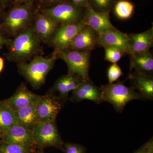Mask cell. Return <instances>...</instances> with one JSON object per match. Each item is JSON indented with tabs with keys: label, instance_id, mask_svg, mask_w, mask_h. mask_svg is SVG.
<instances>
[{
	"label": "cell",
	"instance_id": "6",
	"mask_svg": "<svg viewBox=\"0 0 153 153\" xmlns=\"http://www.w3.org/2000/svg\"><path fill=\"white\" fill-rule=\"evenodd\" d=\"M82 8L71 2L65 1L52 7L41 9L39 12L57 24L66 25L82 21Z\"/></svg>",
	"mask_w": 153,
	"mask_h": 153
},
{
	"label": "cell",
	"instance_id": "37",
	"mask_svg": "<svg viewBox=\"0 0 153 153\" xmlns=\"http://www.w3.org/2000/svg\"><path fill=\"white\" fill-rule=\"evenodd\" d=\"M38 153H44V152H38Z\"/></svg>",
	"mask_w": 153,
	"mask_h": 153
},
{
	"label": "cell",
	"instance_id": "15",
	"mask_svg": "<svg viewBox=\"0 0 153 153\" xmlns=\"http://www.w3.org/2000/svg\"><path fill=\"white\" fill-rule=\"evenodd\" d=\"M98 36L94 31L86 26L75 37L67 49L82 52H90L97 45Z\"/></svg>",
	"mask_w": 153,
	"mask_h": 153
},
{
	"label": "cell",
	"instance_id": "16",
	"mask_svg": "<svg viewBox=\"0 0 153 153\" xmlns=\"http://www.w3.org/2000/svg\"><path fill=\"white\" fill-rule=\"evenodd\" d=\"M33 22L36 34L43 43L48 42L58 28L57 23L40 12L35 13Z\"/></svg>",
	"mask_w": 153,
	"mask_h": 153
},
{
	"label": "cell",
	"instance_id": "17",
	"mask_svg": "<svg viewBox=\"0 0 153 153\" xmlns=\"http://www.w3.org/2000/svg\"><path fill=\"white\" fill-rule=\"evenodd\" d=\"M130 44L131 55L134 56L150 51L153 47V27L146 31L128 36Z\"/></svg>",
	"mask_w": 153,
	"mask_h": 153
},
{
	"label": "cell",
	"instance_id": "32",
	"mask_svg": "<svg viewBox=\"0 0 153 153\" xmlns=\"http://www.w3.org/2000/svg\"><path fill=\"white\" fill-rule=\"evenodd\" d=\"M9 40L7 39L2 33L0 26V49H2L4 45L8 43Z\"/></svg>",
	"mask_w": 153,
	"mask_h": 153
},
{
	"label": "cell",
	"instance_id": "29",
	"mask_svg": "<svg viewBox=\"0 0 153 153\" xmlns=\"http://www.w3.org/2000/svg\"><path fill=\"white\" fill-rule=\"evenodd\" d=\"M42 8L41 9L48 8L66 1V0H38Z\"/></svg>",
	"mask_w": 153,
	"mask_h": 153
},
{
	"label": "cell",
	"instance_id": "31",
	"mask_svg": "<svg viewBox=\"0 0 153 153\" xmlns=\"http://www.w3.org/2000/svg\"><path fill=\"white\" fill-rule=\"evenodd\" d=\"M71 2L74 3L79 7L82 8H85L90 5L89 0H70Z\"/></svg>",
	"mask_w": 153,
	"mask_h": 153
},
{
	"label": "cell",
	"instance_id": "3",
	"mask_svg": "<svg viewBox=\"0 0 153 153\" xmlns=\"http://www.w3.org/2000/svg\"><path fill=\"white\" fill-rule=\"evenodd\" d=\"M35 11L33 3L17 5L10 10L1 26L2 31L14 37L33 25Z\"/></svg>",
	"mask_w": 153,
	"mask_h": 153
},
{
	"label": "cell",
	"instance_id": "18",
	"mask_svg": "<svg viewBox=\"0 0 153 153\" xmlns=\"http://www.w3.org/2000/svg\"><path fill=\"white\" fill-rule=\"evenodd\" d=\"M38 95L29 90L25 84H22L13 95L5 100L10 106L16 111L35 104Z\"/></svg>",
	"mask_w": 153,
	"mask_h": 153
},
{
	"label": "cell",
	"instance_id": "27",
	"mask_svg": "<svg viewBox=\"0 0 153 153\" xmlns=\"http://www.w3.org/2000/svg\"><path fill=\"white\" fill-rule=\"evenodd\" d=\"M89 2L92 4L96 11L98 12H108L112 5L113 0H89Z\"/></svg>",
	"mask_w": 153,
	"mask_h": 153
},
{
	"label": "cell",
	"instance_id": "24",
	"mask_svg": "<svg viewBox=\"0 0 153 153\" xmlns=\"http://www.w3.org/2000/svg\"><path fill=\"white\" fill-rule=\"evenodd\" d=\"M34 148L0 140V153H34Z\"/></svg>",
	"mask_w": 153,
	"mask_h": 153
},
{
	"label": "cell",
	"instance_id": "13",
	"mask_svg": "<svg viewBox=\"0 0 153 153\" xmlns=\"http://www.w3.org/2000/svg\"><path fill=\"white\" fill-rule=\"evenodd\" d=\"M0 140L26 146L35 147L33 131L16 124L6 131L0 137Z\"/></svg>",
	"mask_w": 153,
	"mask_h": 153
},
{
	"label": "cell",
	"instance_id": "25",
	"mask_svg": "<svg viewBox=\"0 0 153 153\" xmlns=\"http://www.w3.org/2000/svg\"><path fill=\"white\" fill-rule=\"evenodd\" d=\"M105 60L113 63H117L125 53L119 49L111 47L105 48Z\"/></svg>",
	"mask_w": 153,
	"mask_h": 153
},
{
	"label": "cell",
	"instance_id": "9",
	"mask_svg": "<svg viewBox=\"0 0 153 153\" xmlns=\"http://www.w3.org/2000/svg\"><path fill=\"white\" fill-rule=\"evenodd\" d=\"M86 26L82 21L74 24L61 25L48 41L49 44L55 49H67L76 35Z\"/></svg>",
	"mask_w": 153,
	"mask_h": 153
},
{
	"label": "cell",
	"instance_id": "2",
	"mask_svg": "<svg viewBox=\"0 0 153 153\" xmlns=\"http://www.w3.org/2000/svg\"><path fill=\"white\" fill-rule=\"evenodd\" d=\"M56 59L53 55L45 57L37 55L29 63H19V71L35 89H38L45 83L47 75L55 66Z\"/></svg>",
	"mask_w": 153,
	"mask_h": 153
},
{
	"label": "cell",
	"instance_id": "38",
	"mask_svg": "<svg viewBox=\"0 0 153 153\" xmlns=\"http://www.w3.org/2000/svg\"><path fill=\"white\" fill-rule=\"evenodd\" d=\"M1 7H0V14H1Z\"/></svg>",
	"mask_w": 153,
	"mask_h": 153
},
{
	"label": "cell",
	"instance_id": "22",
	"mask_svg": "<svg viewBox=\"0 0 153 153\" xmlns=\"http://www.w3.org/2000/svg\"><path fill=\"white\" fill-rule=\"evenodd\" d=\"M17 123L15 111L5 100L0 101V137L9 128Z\"/></svg>",
	"mask_w": 153,
	"mask_h": 153
},
{
	"label": "cell",
	"instance_id": "26",
	"mask_svg": "<svg viewBox=\"0 0 153 153\" xmlns=\"http://www.w3.org/2000/svg\"><path fill=\"white\" fill-rule=\"evenodd\" d=\"M122 75V71L120 66L116 63H113L108 70V83L111 84L116 82Z\"/></svg>",
	"mask_w": 153,
	"mask_h": 153
},
{
	"label": "cell",
	"instance_id": "19",
	"mask_svg": "<svg viewBox=\"0 0 153 153\" xmlns=\"http://www.w3.org/2000/svg\"><path fill=\"white\" fill-rule=\"evenodd\" d=\"M78 75L68 74L60 76L55 81L53 89L59 93L60 100L66 101L68 93L72 91L82 80Z\"/></svg>",
	"mask_w": 153,
	"mask_h": 153
},
{
	"label": "cell",
	"instance_id": "12",
	"mask_svg": "<svg viewBox=\"0 0 153 153\" xmlns=\"http://www.w3.org/2000/svg\"><path fill=\"white\" fill-rule=\"evenodd\" d=\"M97 45L103 48L111 47L119 49L125 54L130 55L128 36L118 30L110 31L98 36Z\"/></svg>",
	"mask_w": 153,
	"mask_h": 153
},
{
	"label": "cell",
	"instance_id": "5",
	"mask_svg": "<svg viewBox=\"0 0 153 153\" xmlns=\"http://www.w3.org/2000/svg\"><path fill=\"white\" fill-rule=\"evenodd\" d=\"M52 55L62 59L67 64L68 74L78 75L83 79H90L88 75L90 66V52L68 49H55Z\"/></svg>",
	"mask_w": 153,
	"mask_h": 153
},
{
	"label": "cell",
	"instance_id": "33",
	"mask_svg": "<svg viewBox=\"0 0 153 153\" xmlns=\"http://www.w3.org/2000/svg\"><path fill=\"white\" fill-rule=\"evenodd\" d=\"M33 0H15V3L17 5L30 4V3H33Z\"/></svg>",
	"mask_w": 153,
	"mask_h": 153
},
{
	"label": "cell",
	"instance_id": "23",
	"mask_svg": "<svg viewBox=\"0 0 153 153\" xmlns=\"http://www.w3.org/2000/svg\"><path fill=\"white\" fill-rule=\"evenodd\" d=\"M134 6L126 0H121L115 6L114 12L118 18L122 20L128 19L133 13Z\"/></svg>",
	"mask_w": 153,
	"mask_h": 153
},
{
	"label": "cell",
	"instance_id": "1",
	"mask_svg": "<svg viewBox=\"0 0 153 153\" xmlns=\"http://www.w3.org/2000/svg\"><path fill=\"white\" fill-rule=\"evenodd\" d=\"M41 40L34 26L30 25L11 40H9V51L6 54L8 60L18 63L26 62L41 51Z\"/></svg>",
	"mask_w": 153,
	"mask_h": 153
},
{
	"label": "cell",
	"instance_id": "20",
	"mask_svg": "<svg viewBox=\"0 0 153 153\" xmlns=\"http://www.w3.org/2000/svg\"><path fill=\"white\" fill-rule=\"evenodd\" d=\"M130 57L131 72L134 69L142 74L153 76V57L150 51Z\"/></svg>",
	"mask_w": 153,
	"mask_h": 153
},
{
	"label": "cell",
	"instance_id": "8",
	"mask_svg": "<svg viewBox=\"0 0 153 153\" xmlns=\"http://www.w3.org/2000/svg\"><path fill=\"white\" fill-rule=\"evenodd\" d=\"M35 105L38 122L56 121L62 106L59 97L52 93L38 95Z\"/></svg>",
	"mask_w": 153,
	"mask_h": 153
},
{
	"label": "cell",
	"instance_id": "14",
	"mask_svg": "<svg viewBox=\"0 0 153 153\" xmlns=\"http://www.w3.org/2000/svg\"><path fill=\"white\" fill-rule=\"evenodd\" d=\"M131 87L140 94L144 100H153V77L135 71L128 77Z\"/></svg>",
	"mask_w": 153,
	"mask_h": 153
},
{
	"label": "cell",
	"instance_id": "7",
	"mask_svg": "<svg viewBox=\"0 0 153 153\" xmlns=\"http://www.w3.org/2000/svg\"><path fill=\"white\" fill-rule=\"evenodd\" d=\"M33 131L36 146L40 148L52 147L63 151L64 143L58 131L56 121L39 122Z\"/></svg>",
	"mask_w": 153,
	"mask_h": 153
},
{
	"label": "cell",
	"instance_id": "30",
	"mask_svg": "<svg viewBox=\"0 0 153 153\" xmlns=\"http://www.w3.org/2000/svg\"><path fill=\"white\" fill-rule=\"evenodd\" d=\"M153 146V139H151L148 142L142 146L134 153H149L151 147Z\"/></svg>",
	"mask_w": 153,
	"mask_h": 153
},
{
	"label": "cell",
	"instance_id": "34",
	"mask_svg": "<svg viewBox=\"0 0 153 153\" xmlns=\"http://www.w3.org/2000/svg\"><path fill=\"white\" fill-rule=\"evenodd\" d=\"M4 60L2 57H0V73L2 72L4 68Z\"/></svg>",
	"mask_w": 153,
	"mask_h": 153
},
{
	"label": "cell",
	"instance_id": "36",
	"mask_svg": "<svg viewBox=\"0 0 153 153\" xmlns=\"http://www.w3.org/2000/svg\"><path fill=\"white\" fill-rule=\"evenodd\" d=\"M149 153H153V146L151 147Z\"/></svg>",
	"mask_w": 153,
	"mask_h": 153
},
{
	"label": "cell",
	"instance_id": "21",
	"mask_svg": "<svg viewBox=\"0 0 153 153\" xmlns=\"http://www.w3.org/2000/svg\"><path fill=\"white\" fill-rule=\"evenodd\" d=\"M35 104L15 111L18 124L32 131L38 122Z\"/></svg>",
	"mask_w": 153,
	"mask_h": 153
},
{
	"label": "cell",
	"instance_id": "11",
	"mask_svg": "<svg viewBox=\"0 0 153 153\" xmlns=\"http://www.w3.org/2000/svg\"><path fill=\"white\" fill-rule=\"evenodd\" d=\"M84 100H91L97 104L103 102L101 88L94 85L91 79H82L72 91L69 98V100L73 102H78Z\"/></svg>",
	"mask_w": 153,
	"mask_h": 153
},
{
	"label": "cell",
	"instance_id": "35",
	"mask_svg": "<svg viewBox=\"0 0 153 153\" xmlns=\"http://www.w3.org/2000/svg\"><path fill=\"white\" fill-rule=\"evenodd\" d=\"M12 0H0V2L3 5H5L10 2Z\"/></svg>",
	"mask_w": 153,
	"mask_h": 153
},
{
	"label": "cell",
	"instance_id": "28",
	"mask_svg": "<svg viewBox=\"0 0 153 153\" xmlns=\"http://www.w3.org/2000/svg\"><path fill=\"white\" fill-rule=\"evenodd\" d=\"M65 153H85V150L82 146L77 144L67 143L63 144Z\"/></svg>",
	"mask_w": 153,
	"mask_h": 153
},
{
	"label": "cell",
	"instance_id": "10",
	"mask_svg": "<svg viewBox=\"0 0 153 153\" xmlns=\"http://www.w3.org/2000/svg\"><path fill=\"white\" fill-rule=\"evenodd\" d=\"M82 21L98 36L108 31L117 30L110 20L109 12L95 11L90 5L85 8Z\"/></svg>",
	"mask_w": 153,
	"mask_h": 153
},
{
	"label": "cell",
	"instance_id": "4",
	"mask_svg": "<svg viewBox=\"0 0 153 153\" xmlns=\"http://www.w3.org/2000/svg\"><path fill=\"white\" fill-rule=\"evenodd\" d=\"M102 97L103 101L111 104L117 112L122 113L127 104L136 100H144L142 96L131 87L118 81L101 85Z\"/></svg>",
	"mask_w": 153,
	"mask_h": 153
}]
</instances>
